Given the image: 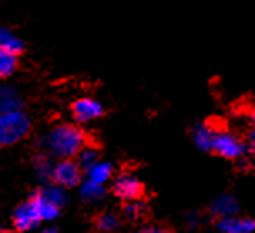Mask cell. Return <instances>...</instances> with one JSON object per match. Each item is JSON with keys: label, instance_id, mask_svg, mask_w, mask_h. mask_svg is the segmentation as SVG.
<instances>
[{"label": "cell", "instance_id": "6da1fadb", "mask_svg": "<svg viewBox=\"0 0 255 233\" xmlns=\"http://www.w3.org/2000/svg\"><path fill=\"white\" fill-rule=\"evenodd\" d=\"M39 146L40 151L57 159H74L88 146V136L79 126L64 122L54 126L47 134L42 136Z\"/></svg>", "mask_w": 255, "mask_h": 233}, {"label": "cell", "instance_id": "7a4b0ae2", "mask_svg": "<svg viewBox=\"0 0 255 233\" xmlns=\"http://www.w3.org/2000/svg\"><path fill=\"white\" fill-rule=\"evenodd\" d=\"M29 131L30 117L24 109L0 114V143H2V146L19 143L29 134Z\"/></svg>", "mask_w": 255, "mask_h": 233}, {"label": "cell", "instance_id": "3957f363", "mask_svg": "<svg viewBox=\"0 0 255 233\" xmlns=\"http://www.w3.org/2000/svg\"><path fill=\"white\" fill-rule=\"evenodd\" d=\"M212 153H215L225 159H234L235 161V159H242L247 156L249 146L247 141L242 139L240 136H237L235 132L229 129H217Z\"/></svg>", "mask_w": 255, "mask_h": 233}, {"label": "cell", "instance_id": "277c9868", "mask_svg": "<svg viewBox=\"0 0 255 233\" xmlns=\"http://www.w3.org/2000/svg\"><path fill=\"white\" fill-rule=\"evenodd\" d=\"M83 168L79 166V163L76 159H59L54 166L52 173V183L57 186H61L64 190L74 188L79 186L81 180H83Z\"/></svg>", "mask_w": 255, "mask_h": 233}, {"label": "cell", "instance_id": "5b68a950", "mask_svg": "<svg viewBox=\"0 0 255 233\" xmlns=\"http://www.w3.org/2000/svg\"><path fill=\"white\" fill-rule=\"evenodd\" d=\"M40 215L39 210L35 207L34 200L27 198L25 202H22L19 207L13 210L12 218H10V225L15 232H30L34 228H37L40 225Z\"/></svg>", "mask_w": 255, "mask_h": 233}, {"label": "cell", "instance_id": "8992f818", "mask_svg": "<svg viewBox=\"0 0 255 233\" xmlns=\"http://www.w3.org/2000/svg\"><path fill=\"white\" fill-rule=\"evenodd\" d=\"M113 195L125 203L138 202L143 195V183L131 173H121L113 178Z\"/></svg>", "mask_w": 255, "mask_h": 233}, {"label": "cell", "instance_id": "52a82bcc", "mask_svg": "<svg viewBox=\"0 0 255 233\" xmlns=\"http://www.w3.org/2000/svg\"><path fill=\"white\" fill-rule=\"evenodd\" d=\"M71 114L76 122L86 124V122L96 121L104 114L103 104L93 98H79L71 104Z\"/></svg>", "mask_w": 255, "mask_h": 233}, {"label": "cell", "instance_id": "ba28073f", "mask_svg": "<svg viewBox=\"0 0 255 233\" xmlns=\"http://www.w3.org/2000/svg\"><path fill=\"white\" fill-rule=\"evenodd\" d=\"M218 233H255V220L249 217H227L217 222Z\"/></svg>", "mask_w": 255, "mask_h": 233}, {"label": "cell", "instance_id": "9c48e42d", "mask_svg": "<svg viewBox=\"0 0 255 233\" xmlns=\"http://www.w3.org/2000/svg\"><path fill=\"white\" fill-rule=\"evenodd\" d=\"M32 200H34L35 207H37V210H39L40 220L42 222L56 220V218L59 217V213H61V207H57L56 203L51 202L49 196L42 191V188L37 190L34 195H32Z\"/></svg>", "mask_w": 255, "mask_h": 233}, {"label": "cell", "instance_id": "30bf717a", "mask_svg": "<svg viewBox=\"0 0 255 233\" xmlns=\"http://www.w3.org/2000/svg\"><path fill=\"white\" fill-rule=\"evenodd\" d=\"M217 127L210 124H197L191 129V139H193L195 146L202 151H212L213 141H215Z\"/></svg>", "mask_w": 255, "mask_h": 233}, {"label": "cell", "instance_id": "8fae6325", "mask_svg": "<svg viewBox=\"0 0 255 233\" xmlns=\"http://www.w3.org/2000/svg\"><path fill=\"white\" fill-rule=\"evenodd\" d=\"M210 212L220 220V218L234 217L239 212V203L232 195H218L217 198L212 200Z\"/></svg>", "mask_w": 255, "mask_h": 233}, {"label": "cell", "instance_id": "7c38bea8", "mask_svg": "<svg viewBox=\"0 0 255 233\" xmlns=\"http://www.w3.org/2000/svg\"><path fill=\"white\" fill-rule=\"evenodd\" d=\"M84 173H86V180L98 183V185H103V186H106V183L113 180L111 163L101 161V159H99L98 163H94L91 168H88Z\"/></svg>", "mask_w": 255, "mask_h": 233}, {"label": "cell", "instance_id": "4fadbf2b", "mask_svg": "<svg viewBox=\"0 0 255 233\" xmlns=\"http://www.w3.org/2000/svg\"><path fill=\"white\" fill-rule=\"evenodd\" d=\"M54 166H56V163H52L51 159V154L44 153V151H39L35 154L34 158V171L37 178L42 183L47 185L49 181H52V173H54Z\"/></svg>", "mask_w": 255, "mask_h": 233}, {"label": "cell", "instance_id": "5bb4252c", "mask_svg": "<svg viewBox=\"0 0 255 233\" xmlns=\"http://www.w3.org/2000/svg\"><path fill=\"white\" fill-rule=\"evenodd\" d=\"M0 51L19 56V54L24 51V40H22L13 30L3 27V29L0 30Z\"/></svg>", "mask_w": 255, "mask_h": 233}, {"label": "cell", "instance_id": "9a60e30c", "mask_svg": "<svg viewBox=\"0 0 255 233\" xmlns=\"http://www.w3.org/2000/svg\"><path fill=\"white\" fill-rule=\"evenodd\" d=\"M17 109H22L20 94L12 86H2V89H0V113L17 111Z\"/></svg>", "mask_w": 255, "mask_h": 233}, {"label": "cell", "instance_id": "2e32d148", "mask_svg": "<svg viewBox=\"0 0 255 233\" xmlns=\"http://www.w3.org/2000/svg\"><path fill=\"white\" fill-rule=\"evenodd\" d=\"M79 193L81 198L86 200V202H98L104 196L106 190H104L103 185H98V183H93L84 178L83 183L79 185Z\"/></svg>", "mask_w": 255, "mask_h": 233}, {"label": "cell", "instance_id": "e0dca14e", "mask_svg": "<svg viewBox=\"0 0 255 233\" xmlns=\"http://www.w3.org/2000/svg\"><path fill=\"white\" fill-rule=\"evenodd\" d=\"M120 227V220L115 213L111 212H103L96 217V228L101 233H113Z\"/></svg>", "mask_w": 255, "mask_h": 233}, {"label": "cell", "instance_id": "ac0fdd59", "mask_svg": "<svg viewBox=\"0 0 255 233\" xmlns=\"http://www.w3.org/2000/svg\"><path fill=\"white\" fill-rule=\"evenodd\" d=\"M76 161L79 163V166L83 168V170L86 171L88 168L93 166L94 163L99 161V154H98V149L93 148V146H86V148H83V151H81L79 154H77Z\"/></svg>", "mask_w": 255, "mask_h": 233}, {"label": "cell", "instance_id": "d6986e66", "mask_svg": "<svg viewBox=\"0 0 255 233\" xmlns=\"http://www.w3.org/2000/svg\"><path fill=\"white\" fill-rule=\"evenodd\" d=\"M17 69V56L0 51V76L8 77Z\"/></svg>", "mask_w": 255, "mask_h": 233}, {"label": "cell", "instance_id": "ffe728a7", "mask_svg": "<svg viewBox=\"0 0 255 233\" xmlns=\"http://www.w3.org/2000/svg\"><path fill=\"white\" fill-rule=\"evenodd\" d=\"M125 215L129 220H139L141 217L144 215V207L141 205V202L138 200V202H129V203H126L125 205Z\"/></svg>", "mask_w": 255, "mask_h": 233}, {"label": "cell", "instance_id": "44dd1931", "mask_svg": "<svg viewBox=\"0 0 255 233\" xmlns=\"http://www.w3.org/2000/svg\"><path fill=\"white\" fill-rule=\"evenodd\" d=\"M133 233H171L166 227L156 225V223H146V225L136 228Z\"/></svg>", "mask_w": 255, "mask_h": 233}, {"label": "cell", "instance_id": "7402d4cb", "mask_svg": "<svg viewBox=\"0 0 255 233\" xmlns=\"http://www.w3.org/2000/svg\"><path fill=\"white\" fill-rule=\"evenodd\" d=\"M247 146H249V153H252L255 156V124L250 127L249 132H247Z\"/></svg>", "mask_w": 255, "mask_h": 233}, {"label": "cell", "instance_id": "603a6c76", "mask_svg": "<svg viewBox=\"0 0 255 233\" xmlns=\"http://www.w3.org/2000/svg\"><path fill=\"white\" fill-rule=\"evenodd\" d=\"M186 223H188V225L191 227V228H195L200 223V217L197 213H191L188 218H186Z\"/></svg>", "mask_w": 255, "mask_h": 233}, {"label": "cell", "instance_id": "cb8c5ba5", "mask_svg": "<svg viewBox=\"0 0 255 233\" xmlns=\"http://www.w3.org/2000/svg\"><path fill=\"white\" fill-rule=\"evenodd\" d=\"M39 233H57V230L54 227H47V228H42Z\"/></svg>", "mask_w": 255, "mask_h": 233}, {"label": "cell", "instance_id": "d4e9b609", "mask_svg": "<svg viewBox=\"0 0 255 233\" xmlns=\"http://www.w3.org/2000/svg\"><path fill=\"white\" fill-rule=\"evenodd\" d=\"M254 124H255V111H254Z\"/></svg>", "mask_w": 255, "mask_h": 233}]
</instances>
